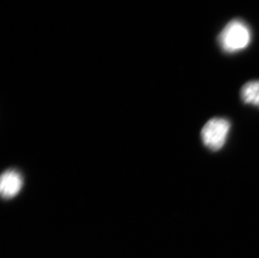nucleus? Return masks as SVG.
Segmentation results:
<instances>
[{
	"instance_id": "1",
	"label": "nucleus",
	"mask_w": 259,
	"mask_h": 258,
	"mask_svg": "<svg viewBox=\"0 0 259 258\" xmlns=\"http://www.w3.org/2000/svg\"><path fill=\"white\" fill-rule=\"evenodd\" d=\"M251 39L249 26L242 20H233L223 28L218 36V42L223 52L236 53L246 49Z\"/></svg>"
},
{
	"instance_id": "4",
	"label": "nucleus",
	"mask_w": 259,
	"mask_h": 258,
	"mask_svg": "<svg viewBox=\"0 0 259 258\" xmlns=\"http://www.w3.org/2000/svg\"><path fill=\"white\" fill-rule=\"evenodd\" d=\"M241 98L245 103L259 107V80H251L244 84L241 90Z\"/></svg>"
},
{
	"instance_id": "2",
	"label": "nucleus",
	"mask_w": 259,
	"mask_h": 258,
	"mask_svg": "<svg viewBox=\"0 0 259 258\" xmlns=\"http://www.w3.org/2000/svg\"><path fill=\"white\" fill-rule=\"evenodd\" d=\"M230 127V122L225 118H211L201 130L203 144L210 150L218 151L226 144Z\"/></svg>"
},
{
	"instance_id": "3",
	"label": "nucleus",
	"mask_w": 259,
	"mask_h": 258,
	"mask_svg": "<svg viewBox=\"0 0 259 258\" xmlns=\"http://www.w3.org/2000/svg\"><path fill=\"white\" fill-rule=\"evenodd\" d=\"M23 184L22 176L18 171L15 169L5 171L0 181V191L3 198L15 197L22 189Z\"/></svg>"
}]
</instances>
